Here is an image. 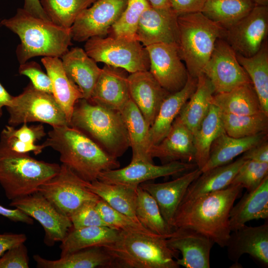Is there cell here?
<instances>
[{
  "label": "cell",
  "mask_w": 268,
  "mask_h": 268,
  "mask_svg": "<svg viewBox=\"0 0 268 268\" xmlns=\"http://www.w3.org/2000/svg\"><path fill=\"white\" fill-rule=\"evenodd\" d=\"M243 188L239 184L181 202L172 227L195 230L208 237L220 247H226L231 230L229 213Z\"/></svg>",
  "instance_id": "obj_1"
},
{
  "label": "cell",
  "mask_w": 268,
  "mask_h": 268,
  "mask_svg": "<svg viewBox=\"0 0 268 268\" xmlns=\"http://www.w3.org/2000/svg\"><path fill=\"white\" fill-rule=\"evenodd\" d=\"M43 143L58 151L62 164L83 180H98L103 171L118 168L120 163L88 135L70 126L52 127Z\"/></svg>",
  "instance_id": "obj_2"
},
{
  "label": "cell",
  "mask_w": 268,
  "mask_h": 268,
  "mask_svg": "<svg viewBox=\"0 0 268 268\" xmlns=\"http://www.w3.org/2000/svg\"><path fill=\"white\" fill-rule=\"evenodd\" d=\"M0 24L19 37L16 54L20 64L36 56L61 58L72 45L70 28L36 17L23 8H18L13 17Z\"/></svg>",
  "instance_id": "obj_3"
},
{
  "label": "cell",
  "mask_w": 268,
  "mask_h": 268,
  "mask_svg": "<svg viewBox=\"0 0 268 268\" xmlns=\"http://www.w3.org/2000/svg\"><path fill=\"white\" fill-rule=\"evenodd\" d=\"M70 126L88 135L116 158L123 155L130 147L121 112L86 99L81 98L76 102Z\"/></svg>",
  "instance_id": "obj_4"
},
{
  "label": "cell",
  "mask_w": 268,
  "mask_h": 268,
  "mask_svg": "<svg viewBox=\"0 0 268 268\" xmlns=\"http://www.w3.org/2000/svg\"><path fill=\"white\" fill-rule=\"evenodd\" d=\"M165 237L157 234L120 231L118 239L103 247L115 268H178L179 252L170 248Z\"/></svg>",
  "instance_id": "obj_5"
},
{
  "label": "cell",
  "mask_w": 268,
  "mask_h": 268,
  "mask_svg": "<svg viewBox=\"0 0 268 268\" xmlns=\"http://www.w3.org/2000/svg\"><path fill=\"white\" fill-rule=\"evenodd\" d=\"M179 55L189 74L198 78L213 51L216 40L221 38L224 28L201 12L178 15Z\"/></svg>",
  "instance_id": "obj_6"
},
{
  "label": "cell",
  "mask_w": 268,
  "mask_h": 268,
  "mask_svg": "<svg viewBox=\"0 0 268 268\" xmlns=\"http://www.w3.org/2000/svg\"><path fill=\"white\" fill-rule=\"evenodd\" d=\"M60 169V165L57 163L0 148V184L11 201L37 192Z\"/></svg>",
  "instance_id": "obj_7"
},
{
  "label": "cell",
  "mask_w": 268,
  "mask_h": 268,
  "mask_svg": "<svg viewBox=\"0 0 268 268\" xmlns=\"http://www.w3.org/2000/svg\"><path fill=\"white\" fill-rule=\"evenodd\" d=\"M84 50L96 63L120 68L130 73L149 70L148 52L137 40L93 37L86 41Z\"/></svg>",
  "instance_id": "obj_8"
},
{
  "label": "cell",
  "mask_w": 268,
  "mask_h": 268,
  "mask_svg": "<svg viewBox=\"0 0 268 268\" xmlns=\"http://www.w3.org/2000/svg\"><path fill=\"white\" fill-rule=\"evenodd\" d=\"M6 108L9 114L8 125L14 127L35 122L52 127L69 126L53 95L37 89L31 82L20 94L13 96L11 104Z\"/></svg>",
  "instance_id": "obj_9"
},
{
  "label": "cell",
  "mask_w": 268,
  "mask_h": 268,
  "mask_svg": "<svg viewBox=\"0 0 268 268\" xmlns=\"http://www.w3.org/2000/svg\"><path fill=\"white\" fill-rule=\"evenodd\" d=\"M89 182L62 164L58 173L42 184L37 191L59 212L69 217L84 203L100 199L87 187Z\"/></svg>",
  "instance_id": "obj_10"
},
{
  "label": "cell",
  "mask_w": 268,
  "mask_h": 268,
  "mask_svg": "<svg viewBox=\"0 0 268 268\" xmlns=\"http://www.w3.org/2000/svg\"><path fill=\"white\" fill-rule=\"evenodd\" d=\"M268 33V6L256 5L245 17L224 29L221 38L236 54L246 57L256 54L266 41Z\"/></svg>",
  "instance_id": "obj_11"
},
{
  "label": "cell",
  "mask_w": 268,
  "mask_h": 268,
  "mask_svg": "<svg viewBox=\"0 0 268 268\" xmlns=\"http://www.w3.org/2000/svg\"><path fill=\"white\" fill-rule=\"evenodd\" d=\"M202 73L210 81L215 94L228 92L241 85L252 83L239 63L234 50L221 38L216 40Z\"/></svg>",
  "instance_id": "obj_12"
},
{
  "label": "cell",
  "mask_w": 268,
  "mask_h": 268,
  "mask_svg": "<svg viewBox=\"0 0 268 268\" xmlns=\"http://www.w3.org/2000/svg\"><path fill=\"white\" fill-rule=\"evenodd\" d=\"M9 205L21 210L41 224L45 231L44 242L48 246L62 242L72 227L69 218L59 212L38 191L11 201Z\"/></svg>",
  "instance_id": "obj_13"
},
{
  "label": "cell",
  "mask_w": 268,
  "mask_h": 268,
  "mask_svg": "<svg viewBox=\"0 0 268 268\" xmlns=\"http://www.w3.org/2000/svg\"><path fill=\"white\" fill-rule=\"evenodd\" d=\"M128 0H96L83 10L70 28L71 39L77 42L93 37H105L125 9Z\"/></svg>",
  "instance_id": "obj_14"
},
{
  "label": "cell",
  "mask_w": 268,
  "mask_h": 268,
  "mask_svg": "<svg viewBox=\"0 0 268 268\" xmlns=\"http://www.w3.org/2000/svg\"><path fill=\"white\" fill-rule=\"evenodd\" d=\"M145 47L149 56V71L160 85L170 93L182 89L189 74L177 45L160 43Z\"/></svg>",
  "instance_id": "obj_15"
},
{
  "label": "cell",
  "mask_w": 268,
  "mask_h": 268,
  "mask_svg": "<svg viewBox=\"0 0 268 268\" xmlns=\"http://www.w3.org/2000/svg\"><path fill=\"white\" fill-rule=\"evenodd\" d=\"M195 163L174 161L156 165L151 162H131L128 166L101 172L98 180L137 189L142 183L159 177L184 174L194 169Z\"/></svg>",
  "instance_id": "obj_16"
},
{
  "label": "cell",
  "mask_w": 268,
  "mask_h": 268,
  "mask_svg": "<svg viewBox=\"0 0 268 268\" xmlns=\"http://www.w3.org/2000/svg\"><path fill=\"white\" fill-rule=\"evenodd\" d=\"M178 15L171 7L149 6L142 13L136 32V40L146 47L156 43L178 45Z\"/></svg>",
  "instance_id": "obj_17"
},
{
  "label": "cell",
  "mask_w": 268,
  "mask_h": 268,
  "mask_svg": "<svg viewBox=\"0 0 268 268\" xmlns=\"http://www.w3.org/2000/svg\"><path fill=\"white\" fill-rule=\"evenodd\" d=\"M168 246L180 252L176 262L186 268H210V254L214 244L208 237L189 228L174 229L166 239Z\"/></svg>",
  "instance_id": "obj_18"
},
{
  "label": "cell",
  "mask_w": 268,
  "mask_h": 268,
  "mask_svg": "<svg viewBox=\"0 0 268 268\" xmlns=\"http://www.w3.org/2000/svg\"><path fill=\"white\" fill-rule=\"evenodd\" d=\"M130 98L150 127L164 100L171 93L163 88L149 70L130 73Z\"/></svg>",
  "instance_id": "obj_19"
},
{
  "label": "cell",
  "mask_w": 268,
  "mask_h": 268,
  "mask_svg": "<svg viewBox=\"0 0 268 268\" xmlns=\"http://www.w3.org/2000/svg\"><path fill=\"white\" fill-rule=\"evenodd\" d=\"M149 155L152 159L158 158L163 164L174 161L195 163L194 134L178 116L167 135L151 146Z\"/></svg>",
  "instance_id": "obj_20"
},
{
  "label": "cell",
  "mask_w": 268,
  "mask_h": 268,
  "mask_svg": "<svg viewBox=\"0 0 268 268\" xmlns=\"http://www.w3.org/2000/svg\"><path fill=\"white\" fill-rule=\"evenodd\" d=\"M229 260L238 264L240 257L248 254L265 266H268V223L257 226L246 225L231 232L226 245Z\"/></svg>",
  "instance_id": "obj_21"
},
{
  "label": "cell",
  "mask_w": 268,
  "mask_h": 268,
  "mask_svg": "<svg viewBox=\"0 0 268 268\" xmlns=\"http://www.w3.org/2000/svg\"><path fill=\"white\" fill-rule=\"evenodd\" d=\"M127 71L105 65L88 100L121 111L130 99Z\"/></svg>",
  "instance_id": "obj_22"
},
{
  "label": "cell",
  "mask_w": 268,
  "mask_h": 268,
  "mask_svg": "<svg viewBox=\"0 0 268 268\" xmlns=\"http://www.w3.org/2000/svg\"><path fill=\"white\" fill-rule=\"evenodd\" d=\"M201 173L197 167L170 181L159 183L144 182L139 186L154 199L164 219L172 227L175 214L187 189Z\"/></svg>",
  "instance_id": "obj_23"
},
{
  "label": "cell",
  "mask_w": 268,
  "mask_h": 268,
  "mask_svg": "<svg viewBox=\"0 0 268 268\" xmlns=\"http://www.w3.org/2000/svg\"><path fill=\"white\" fill-rule=\"evenodd\" d=\"M61 58L65 71L78 86L83 98L89 99L101 68L84 49L79 47L71 48Z\"/></svg>",
  "instance_id": "obj_24"
},
{
  "label": "cell",
  "mask_w": 268,
  "mask_h": 268,
  "mask_svg": "<svg viewBox=\"0 0 268 268\" xmlns=\"http://www.w3.org/2000/svg\"><path fill=\"white\" fill-rule=\"evenodd\" d=\"M198 78L190 74L184 87L170 94L162 103L154 121L149 128L151 146L159 143L168 134L181 109L195 91Z\"/></svg>",
  "instance_id": "obj_25"
},
{
  "label": "cell",
  "mask_w": 268,
  "mask_h": 268,
  "mask_svg": "<svg viewBox=\"0 0 268 268\" xmlns=\"http://www.w3.org/2000/svg\"><path fill=\"white\" fill-rule=\"evenodd\" d=\"M268 218V176L254 190L247 192L229 213L231 232L243 227L249 221Z\"/></svg>",
  "instance_id": "obj_26"
},
{
  "label": "cell",
  "mask_w": 268,
  "mask_h": 268,
  "mask_svg": "<svg viewBox=\"0 0 268 268\" xmlns=\"http://www.w3.org/2000/svg\"><path fill=\"white\" fill-rule=\"evenodd\" d=\"M41 62L51 80L53 95L65 113L70 126L74 106L78 99L83 98V95L67 74L61 59L44 57Z\"/></svg>",
  "instance_id": "obj_27"
},
{
  "label": "cell",
  "mask_w": 268,
  "mask_h": 268,
  "mask_svg": "<svg viewBox=\"0 0 268 268\" xmlns=\"http://www.w3.org/2000/svg\"><path fill=\"white\" fill-rule=\"evenodd\" d=\"M120 112L127 130L130 147L132 149L131 162H152L149 155L151 147L150 127L131 98Z\"/></svg>",
  "instance_id": "obj_28"
},
{
  "label": "cell",
  "mask_w": 268,
  "mask_h": 268,
  "mask_svg": "<svg viewBox=\"0 0 268 268\" xmlns=\"http://www.w3.org/2000/svg\"><path fill=\"white\" fill-rule=\"evenodd\" d=\"M268 139V132L241 138L230 136L223 132L214 141L208 159L201 172L232 162L237 156Z\"/></svg>",
  "instance_id": "obj_29"
},
{
  "label": "cell",
  "mask_w": 268,
  "mask_h": 268,
  "mask_svg": "<svg viewBox=\"0 0 268 268\" xmlns=\"http://www.w3.org/2000/svg\"><path fill=\"white\" fill-rule=\"evenodd\" d=\"M33 258L38 268H115L112 258L102 247L78 250L61 256L56 260H47L38 254Z\"/></svg>",
  "instance_id": "obj_30"
},
{
  "label": "cell",
  "mask_w": 268,
  "mask_h": 268,
  "mask_svg": "<svg viewBox=\"0 0 268 268\" xmlns=\"http://www.w3.org/2000/svg\"><path fill=\"white\" fill-rule=\"evenodd\" d=\"M245 161L242 156L234 162L202 172L190 185L181 202L226 188Z\"/></svg>",
  "instance_id": "obj_31"
},
{
  "label": "cell",
  "mask_w": 268,
  "mask_h": 268,
  "mask_svg": "<svg viewBox=\"0 0 268 268\" xmlns=\"http://www.w3.org/2000/svg\"><path fill=\"white\" fill-rule=\"evenodd\" d=\"M212 104L221 113L227 114L248 115L263 112L252 83L241 85L228 92L214 94Z\"/></svg>",
  "instance_id": "obj_32"
},
{
  "label": "cell",
  "mask_w": 268,
  "mask_h": 268,
  "mask_svg": "<svg viewBox=\"0 0 268 268\" xmlns=\"http://www.w3.org/2000/svg\"><path fill=\"white\" fill-rule=\"evenodd\" d=\"M120 231L107 226L72 227L61 242V256L86 248L110 245L118 239Z\"/></svg>",
  "instance_id": "obj_33"
},
{
  "label": "cell",
  "mask_w": 268,
  "mask_h": 268,
  "mask_svg": "<svg viewBox=\"0 0 268 268\" xmlns=\"http://www.w3.org/2000/svg\"><path fill=\"white\" fill-rule=\"evenodd\" d=\"M215 94L209 79L201 74L198 77L196 89L183 106L178 117L194 134L207 115Z\"/></svg>",
  "instance_id": "obj_34"
},
{
  "label": "cell",
  "mask_w": 268,
  "mask_h": 268,
  "mask_svg": "<svg viewBox=\"0 0 268 268\" xmlns=\"http://www.w3.org/2000/svg\"><path fill=\"white\" fill-rule=\"evenodd\" d=\"M46 135L42 124L28 126L24 123L18 129L6 126L0 133V148L20 153L33 152L37 155L45 147L43 144L37 145L35 142Z\"/></svg>",
  "instance_id": "obj_35"
},
{
  "label": "cell",
  "mask_w": 268,
  "mask_h": 268,
  "mask_svg": "<svg viewBox=\"0 0 268 268\" xmlns=\"http://www.w3.org/2000/svg\"><path fill=\"white\" fill-rule=\"evenodd\" d=\"M87 187L112 208L139 222L135 214L137 188L99 180L89 182Z\"/></svg>",
  "instance_id": "obj_36"
},
{
  "label": "cell",
  "mask_w": 268,
  "mask_h": 268,
  "mask_svg": "<svg viewBox=\"0 0 268 268\" xmlns=\"http://www.w3.org/2000/svg\"><path fill=\"white\" fill-rule=\"evenodd\" d=\"M239 63L249 76L259 99L263 111L268 115V46L266 41L254 55L236 54Z\"/></svg>",
  "instance_id": "obj_37"
},
{
  "label": "cell",
  "mask_w": 268,
  "mask_h": 268,
  "mask_svg": "<svg viewBox=\"0 0 268 268\" xmlns=\"http://www.w3.org/2000/svg\"><path fill=\"white\" fill-rule=\"evenodd\" d=\"M221 112L212 104L209 111L194 134L195 148V163L200 170L206 163L212 144L224 132Z\"/></svg>",
  "instance_id": "obj_38"
},
{
  "label": "cell",
  "mask_w": 268,
  "mask_h": 268,
  "mask_svg": "<svg viewBox=\"0 0 268 268\" xmlns=\"http://www.w3.org/2000/svg\"><path fill=\"white\" fill-rule=\"evenodd\" d=\"M255 5L251 0H206L201 12L227 29L247 15Z\"/></svg>",
  "instance_id": "obj_39"
},
{
  "label": "cell",
  "mask_w": 268,
  "mask_h": 268,
  "mask_svg": "<svg viewBox=\"0 0 268 268\" xmlns=\"http://www.w3.org/2000/svg\"><path fill=\"white\" fill-rule=\"evenodd\" d=\"M139 222L154 234L169 237L173 228L165 221L154 199L139 186L135 208Z\"/></svg>",
  "instance_id": "obj_40"
},
{
  "label": "cell",
  "mask_w": 268,
  "mask_h": 268,
  "mask_svg": "<svg viewBox=\"0 0 268 268\" xmlns=\"http://www.w3.org/2000/svg\"><path fill=\"white\" fill-rule=\"evenodd\" d=\"M223 128L228 135L241 138L268 132V115L262 112L248 115L221 113Z\"/></svg>",
  "instance_id": "obj_41"
},
{
  "label": "cell",
  "mask_w": 268,
  "mask_h": 268,
  "mask_svg": "<svg viewBox=\"0 0 268 268\" xmlns=\"http://www.w3.org/2000/svg\"><path fill=\"white\" fill-rule=\"evenodd\" d=\"M96 0H40L45 12L55 24L70 28L78 15Z\"/></svg>",
  "instance_id": "obj_42"
},
{
  "label": "cell",
  "mask_w": 268,
  "mask_h": 268,
  "mask_svg": "<svg viewBox=\"0 0 268 268\" xmlns=\"http://www.w3.org/2000/svg\"><path fill=\"white\" fill-rule=\"evenodd\" d=\"M149 6L146 0H128L125 9L110 29L112 36L136 40L140 16Z\"/></svg>",
  "instance_id": "obj_43"
},
{
  "label": "cell",
  "mask_w": 268,
  "mask_h": 268,
  "mask_svg": "<svg viewBox=\"0 0 268 268\" xmlns=\"http://www.w3.org/2000/svg\"><path fill=\"white\" fill-rule=\"evenodd\" d=\"M96 206L103 220L111 228L117 230L156 234L145 228L140 223L112 208L100 199Z\"/></svg>",
  "instance_id": "obj_44"
},
{
  "label": "cell",
  "mask_w": 268,
  "mask_h": 268,
  "mask_svg": "<svg viewBox=\"0 0 268 268\" xmlns=\"http://www.w3.org/2000/svg\"><path fill=\"white\" fill-rule=\"evenodd\" d=\"M268 176V163L245 160L231 184H239L247 191L256 189Z\"/></svg>",
  "instance_id": "obj_45"
},
{
  "label": "cell",
  "mask_w": 268,
  "mask_h": 268,
  "mask_svg": "<svg viewBox=\"0 0 268 268\" xmlns=\"http://www.w3.org/2000/svg\"><path fill=\"white\" fill-rule=\"evenodd\" d=\"M96 202L93 201L86 202L69 216L72 228L78 229L90 226L111 227L103 220L97 209Z\"/></svg>",
  "instance_id": "obj_46"
},
{
  "label": "cell",
  "mask_w": 268,
  "mask_h": 268,
  "mask_svg": "<svg viewBox=\"0 0 268 268\" xmlns=\"http://www.w3.org/2000/svg\"><path fill=\"white\" fill-rule=\"evenodd\" d=\"M18 72L20 75L27 76L37 89L53 94L51 80L47 73L44 72L37 62H26L20 64Z\"/></svg>",
  "instance_id": "obj_47"
},
{
  "label": "cell",
  "mask_w": 268,
  "mask_h": 268,
  "mask_svg": "<svg viewBox=\"0 0 268 268\" xmlns=\"http://www.w3.org/2000/svg\"><path fill=\"white\" fill-rule=\"evenodd\" d=\"M28 250L22 243L7 251L0 257V268H28Z\"/></svg>",
  "instance_id": "obj_48"
},
{
  "label": "cell",
  "mask_w": 268,
  "mask_h": 268,
  "mask_svg": "<svg viewBox=\"0 0 268 268\" xmlns=\"http://www.w3.org/2000/svg\"><path fill=\"white\" fill-rule=\"evenodd\" d=\"M170 7L178 15L201 12L206 0H169Z\"/></svg>",
  "instance_id": "obj_49"
},
{
  "label": "cell",
  "mask_w": 268,
  "mask_h": 268,
  "mask_svg": "<svg viewBox=\"0 0 268 268\" xmlns=\"http://www.w3.org/2000/svg\"><path fill=\"white\" fill-rule=\"evenodd\" d=\"M245 160L268 163V142L266 140L243 153Z\"/></svg>",
  "instance_id": "obj_50"
},
{
  "label": "cell",
  "mask_w": 268,
  "mask_h": 268,
  "mask_svg": "<svg viewBox=\"0 0 268 268\" xmlns=\"http://www.w3.org/2000/svg\"><path fill=\"white\" fill-rule=\"evenodd\" d=\"M26 240L27 236L23 233L0 234V257L8 250L24 243Z\"/></svg>",
  "instance_id": "obj_51"
},
{
  "label": "cell",
  "mask_w": 268,
  "mask_h": 268,
  "mask_svg": "<svg viewBox=\"0 0 268 268\" xmlns=\"http://www.w3.org/2000/svg\"><path fill=\"white\" fill-rule=\"evenodd\" d=\"M23 8L36 17L51 21L43 8L40 0H24Z\"/></svg>",
  "instance_id": "obj_52"
},
{
  "label": "cell",
  "mask_w": 268,
  "mask_h": 268,
  "mask_svg": "<svg viewBox=\"0 0 268 268\" xmlns=\"http://www.w3.org/2000/svg\"><path fill=\"white\" fill-rule=\"evenodd\" d=\"M0 215L14 222H22L25 217L22 211L18 208L10 209L0 205Z\"/></svg>",
  "instance_id": "obj_53"
},
{
  "label": "cell",
  "mask_w": 268,
  "mask_h": 268,
  "mask_svg": "<svg viewBox=\"0 0 268 268\" xmlns=\"http://www.w3.org/2000/svg\"><path fill=\"white\" fill-rule=\"evenodd\" d=\"M11 96L4 88L0 82V118L2 115V108L3 107L9 106L13 99Z\"/></svg>",
  "instance_id": "obj_54"
},
{
  "label": "cell",
  "mask_w": 268,
  "mask_h": 268,
  "mask_svg": "<svg viewBox=\"0 0 268 268\" xmlns=\"http://www.w3.org/2000/svg\"><path fill=\"white\" fill-rule=\"evenodd\" d=\"M150 6L159 8L170 7L169 0H146Z\"/></svg>",
  "instance_id": "obj_55"
},
{
  "label": "cell",
  "mask_w": 268,
  "mask_h": 268,
  "mask_svg": "<svg viewBox=\"0 0 268 268\" xmlns=\"http://www.w3.org/2000/svg\"><path fill=\"white\" fill-rule=\"evenodd\" d=\"M256 5L268 6V0H251Z\"/></svg>",
  "instance_id": "obj_56"
}]
</instances>
